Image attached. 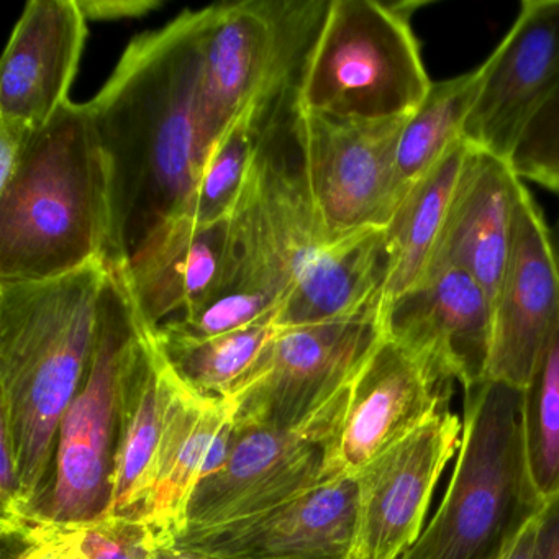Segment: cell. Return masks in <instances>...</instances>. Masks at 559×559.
Segmentation results:
<instances>
[{
    "instance_id": "6da1fadb",
    "label": "cell",
    "mask_w": 559,
    "mask_h": 559,
    "mask_svg": "<svg viewBox=\"0 0 559 559\" xmlns=\"http://www.w3.org/2000/svg\"><path fill=\"white\" fill-rule=\"evenodd\" d=\"M205 9L133 38L91 100L110 178L107 263L185 214L211 145L202 117Z\"/></svg>"
},
{
    "instance_id": "7a4b0ae2",
    "label": "cell",
    "mask_w": 559,
    "mask_h": 559,
    "mask_svg": "<svg viewBox=\"0 0 559 559\" xmlns=\"http://www.w3.org/2000/svg\"><path fill=\"white\" fill-rule=\"evenodd\" d=\"M109 274L110 264L96 260L48 280L0 281V425L37 516L61 420L96 352Z\"/></svg>"
},
{
    "instance_id": "3957f363",
    "label": "cell",
    "mask_w": 559,
    "mask_h": 559,
    "mask_svg": "<svg viewBox=\"0 0 559 559\" xmlns=\"http://www.w3.org/2000/svg\"><path fill=\"white\" fill-rule=\"evenodd\" d=\"M110 178L90 104L68 100L32 133L0 186V281L61 276L106 260Z\"/></svg>"
},
{
    "instance_id": "277c9868",
    "label": "cell",
    "mask_w": 559,
    "mask_h": 559,
    "mask_svg": "<svg viewBox=\"0 0 559 559\" xmlns=\"http://www.w3.org/2000/svg\"><path fill=\"white\" fill-rule=\"evenodd\" d=\"M463 414L447 492L401 559H503L545 506L526 464L522 389L486 379L464 391Z\"/></svg>"
},
{
    "instance_id": "5b68a950",
    "label": "cell",
    "mask_w": 559,
    "mask_h": 559,
    "mask_svg": "<svg viewBox=\"0 0 559 559\" xmlns=\"http://www.w3.org/2000/svg\"><path fill=\"white\" fill-rule=\"evenodd\" d=\"M332 0H243L205 8L202 117L209 145L245 112L271 122L297 104Z\"/></svg>"
},
{
    "instance_id": "8992f818",
    "label": "cell",
    "mask_w": 559,
    "mask_h": 559,
    "mask_svg": "<svg viewBox=\"0 0 559 559\" xmlns=\"http://www.w3.org/2000/svg\"><path fill=\"white\" fill-rule=\"evenodd\" d=\"M417 4L332 0L297 93V109L336 119L405 117L433 81L412 28Z\"/></svg>"
},
{
    "instance_id": "52a82bcc",
    "label": "cell",
    "mask_w": 559,
    "mask_h": 559,
    "mask_svg": "<svg viewBox=\"0 0 559 559\" xmlns=\"http://www.w3.org/2000/svg\"><path fill=\"white\" fill-rule=\"evenodd\" d=\"M140 316L117 267L110 266L90 371L60 424L55 476L38 507L40 525L73 528L103 519L112 500L117 391Z\"/></svg>"
},
{
    "instance_id": "ba28073f",
    "label": "cell",
    "mask_w": 559,
    "mask_h": 559,
    "mask_svg": "<svg viewBox=\"0 0 559 559\" xmlns=\"http://www.w3.org/2000/svg\"><path fill=\"white\" fill-rule=\"evenodd\" d=\"M349 388L297 427H235L227 460L195 489L185 535L260 515L336 479L332 456Z\"/></svg>"
},
{
    "instance_id": "9c48e42d",
    "label": "cell",
    "mask_w": 559,
    "mask_h": 559,
    "mask_svg": "<svg viewBox=\"0 0 559 559\" xmlns=\"http://www.w3.org/2000/svg\"><path fill=\"white\" fill-rule=\"evenodd\" d=\"M381 336L379 316L280 326L227 397L235 427L302 425L352 385Z\"/></svg>"
},
{
    "instance_id": "30bf717a",
    "label": "cell",
    "mask_w": 559,
    "mask_h": 559,
    "mask_svg": "<svg viewBox=\"0 0 559 559\" xmlns=\"http://www.w3.org/2000/svg\"><path fill=\"white\" fill-rule=\"evenodd\" d=\"M405 117L336 119L297 109L294 132L317 217L326 240L385 228L402 201L399 136Z\"/></svg>"
},
{
    "instance_id": "8fae6325",
    "label": "cell",
    "mask_w": 559,
    "mask_h": 559,
    "mask_svg": "<svg viewBox=\"0 0 559 559\" xmlns=\"http://www.w3.org/2000/svg\"><path fill=\"white\" fill-rule=\"evenodd\" d=\"M461 433L463 420L444 408L356 474L358 515L349 559H401L412 548L460 450Z\"/></svg>"
},
{
    "instance_id": "7c38bea8",
    "label": "cell",
    "mask_w": 559,
    "mask_h": 559,
    "mask_svg": "<svg viewBox=\"0 0 559 559\" xmlns=\"http://www.w3.org/2000/svg\"><path fill=\"white\" fill-rule=\"evenodd\" d=\"M464 123L473 148L512 159L528 123L559 84V0H525L496 50Z\"/></svg>"
},
{
    "instance_id": "4fadbf2b",
    "label": "cell",
    "mask_w": 559,
    "mask_h": 559,
    "mask_svg": "<svg viewBox=\"0 0 559 559\" xmlns=\"http://www.w3.org/2000/svg\"><path fill=\"white\" fill-rule=\"evenodd\" d=\"M453 381L382 333L353 379L332 476L355 477L372 460L450 408Z\"/></svg>"
},
{
    "instance_id": "5bb4252c",
    "label": "cell",
    "mask_w": 559,
    "mask_h": 559,
    "mask_svg": "<svg viewBox=\"0 0 559 559\" xmlns=\"http://www.w3.org/2000/svg\"><path fill=\"white\" fill-rule=\"evenodd\" d=\"M158 348L162 435L143 520L159 545L169 548L188 532L189 507L199 484L227 460L235 407L230 399L195 391L169 365L159 343Z\"/></svg>"
},
{
    "instance_id": "9a60e30c",
    "label": "cell",
    "mask_w": 559,
    "mask_h": 559,
    "mask_svg": "<svg viewBox=\"0 0 559 559\" xmlns=\"http://www.w3.org/2000/svg\"><path fill=\"white\" fill-rule=\"evenodd\" d=\"M382 333L464 391L486 381L492 309L483 287L460 270L435 271L381 313Z\"/></svg>"
},
{
    "instance_id": "2e32d148",
    "label": "cell",
    "mask_w": 559,
    "mask_h": 559,
    "mask_svg": "<svg viewBox=\"0 0 559 559\" xmlns=\"http://www.w3.org/2000/svg\"><path fill=\"white\" fill-rule=\"evenodd\" d=\"M490 309L487 379L523 389L559 326V274L549 225L528 189L520 202L509 264Z\"/></svg>"
},
{
    "instance_id": "e0dca14e",
    "label": "cell",
    "mask_w": 559,
    "mask_h": 559,
    "mask_svg": "<svg viewBox=\"0 0 559 559\" xmlns=\"http://www.w3.org/2000/svg\"><path fill=\"white\" fill-rule=\"evenodd\" d=\"M356 515V477L343 476L260 515L185 535L176 545L221 559H349Z\"/></svg>"
},
{
    "instance_id": "ac0fdd59",
    "label": "cell",
    "mask_w": 559,
    "mask_h": 559,
    "mask_svg": "<svg viewBox=\"0 0 559 559\" xmlns=\"http://www.w3.org/2000/svg\"><path fill=\"white\" fill-rule=\"evenodd\" d=\"M87 37L78 0H31L0 63V120L41 129L70 100Z\"/></svg>"
},
{
    "instance_id": "d6986e66",
    "label": "cell",
    "mask_w": 559,
    "mask_h": 559,
    "mask_svg": "<svg viewBox=\"0 0 559 559\" xmlns=\"http://www.w3.org/2000/svg\"><path fill=\"white\" fill-rule=\"evenodd\" d=\"M525 192L512 163L471 146L427 276L448 267L463 271L483 287L492 306Z\"/></svg>"
},
{
    "instance_id": "ffe728a7",
    "label": "cell",
    "mask_w": 559,
    "mask_h": 559,
    "mask_svg": "<svg viewBox=\"0 0 559 559\" xmlns=\"http://www.w3.org/2000/svg\"><path fill=\"white\" fill-rule=\"evenodd\" d=\"M230 215L201 224L188 214L150 235L120 266L136 312L152 329L204 306L221 284L227 261Z\"/></svg>"
},
{
    "instance_id": "44dd1931",
    "label": "cell",
    "mask_w": 559,
    "mask_h": 559,
    "mask_svg": "<svg viewBox=\"0 0 559 559\" xmlns=\"http://www.w3.org/2000/svg\"><path fill=\"white\" fill-rule=\"evenodd\" d=\"M162 435L159 348L155 330L140 317L127 346L117 391V447L107 515L145 516Z\"/></svg>"
},
{
    "instance_id": "7402d4cb",
    "label": "cell",
    "mask_w": 559,
    "mask_h": 559,
    "mask_svg": "<svg viewBox=\"0 0 559 559\" xmlns=\"http://www.w3.org/2000/svg\"><path fill=\"white\" fill-rule=\"evenodd\" d=\"M388 254L384 228L326 245L277 317V326L320 325L365 316L381 319Z\"/></svg>"
},
{
    "instance_id": "603a6c76",
    "label": "cell",
    "mask_w": 559,
    "mask_h": 559,
    "mask_svg": "<svg viewBox=\"0 0 559 559\" xmlns=\"http://www.w3.org/2000/svg\"><path fill=\"white\" fill-rule=\"evenodd\" d=\"M469 152L466 140L457 142L405 194L385 225L388 273L382 309L427 276Z\"/></svg>"
},
{
    "instance_id": "cb8c5ba5",
    "label": "cell",
    "mask_w": 559,
    "mask_h": 559,
    "mask_svg": "<svg viewBox=\"0 0 559 559\" xmlns=\"http://www.w3.org/2000/svg\"><path fill=\"white\" fill-rule=\"evenodd\" d=\"M483 81V67L431 83L427 96L408 114L399 136L397 178L402 199L463 139L464 123Z\"/></svg>"
},
{
    "instance_id": "d4e9b609",
    "label": "cell",
    "mask_w": 559,
    "mask_h": 559,
    "mask_svg": "<svg viewBox=\"0 0 559 559\" xmlns=\"http://www.w3.org/2000/svg\"><path fill=\"white\" fill-rule=\"evenodd\" d=\"M153 330L169 365L188 384L212 397H228L280 326L263 320L202 340L175 338Z\"/></svg>"
},
{
    "instance_id": "484cf974",
    "label": "cell",
    "mask_w": 559,
    "mask_h": 559,
    "mask_svg": "<svg viewBox=\"0 0 559 559\" xmlns=\"http://www.w3.org/2000/svg\"><path fill=\"white\" fill-rule=\"evenodd\" d=\"M526 464L543 500L559 492V326L522 389Z\"/></svg>"
},
{
    "instance_id": "4316f807",
    "label": "cell",
    "mask_w": 559,
    "mask_h": 559,
    "mask_svg": "<svg viewBox=\"0 0 559 559\" xmlns=\"http://www.w3.org/2000/svg\"><path fill=\"white\" fill-rule=\"evenodd\" d=\"M266 126L257 114L245 112L222 133L185 214L201 224H214L231 214Z\"/></svg>"
},
{
    "instance_id": "83f0119b",
    "label": "cell",
    "mask_w": 559,
    "mask_h": 559,
    "mask_svg": "<svg viewBox=\"0 0 559 559\" xmlns=\"http://www.w3.org/2000/svg\"><path fill=\"white\" fill-rule=\"evenodd\" d=\"M510 163L523 181H533L558 194L559 84L526 127Z\"/></svg>"
},
{
    "instance_id": "f1b7e54d",
    "label": "cell",
    "mask_w": 559,
    "mask_h": 559,
    "mask_svg": "<svg viewBox=\"0 0 559 559\" xmlns=\"http://www.w3.org/2000/svg\"><path fill=\"white\" fill-rule=\"evenodd\" d=\"M73 528L87 559H155L163 549L145 520L104 515Z\"/></svg>"
},
{
    "instance_id": "f546056e",
    "label": "cell",
    "mask_w": 559,
    "mask_h": 559,
    "mask_svg": "<svg viewBox=\"0 0 559 559\" xmlns=\"http://www.w3.org/2000/svg\"><path fill=\"white\" fill-rule=\"evenodd\" d=\"M86 21L140 19L162 8L159 0H78Z\"/></svg>"
},
{
    "instance_id": "4dcf8cb0",
    "label": "cell",
    "mask_w": 559,
    "mask_h": 559,
    "mask_svg": "<svg viewBox=\"0 0 559 559\" xmlns=\"http://www.w3.org/2000/svg\"><path fill=\"white\" fill-rule=\"evenodd\" d=\"M35 130L21 123L0 120V186L4 185L17 168Z\"/></svg>"
},
{
    "instance_id": "1f68e13d",
    "label": "cell",
    "mask_w": 559,
    "mask_h": 559,
    "mask_svg": "<svg viewBox=\"0 0 559 559\" xmlns=\"http://www.w3.org/2000/svg\"><path fill=\"white\" fill-rule=\"evenodd\" d=\"M533 559H559V492L546 500L536 520Z\"/></svg>"
},
{
    "instance_id": "d6a6232c",
    "label": "cell",
    "mask_w": 559,
    "mask_h": 559,
    "mask_svg": "<svg viewBox=\"0 0 559 559\" xmlns=\"http://www.w3.org/2000/svg\"><path fill=\"white\" fill-rule=\"evenodd\" d=\"M57 542V526L44 525L15 559H50Z\"/></svg>"
},
{
    "instance_id": "836d02e7",
    "label": "cell",
    "mask_w": 559,
    "mask_h": 559,
    "mask_svg": "<svg viewBox=\"0 0 559 559\" xmlns=\"http://www.w3.org/2000/svg\"><path fill=\"white\" fill-rule=\"evenodd\" d=\"M50 559H87L78 545L76 530L57 526V542Z\"/></svg>"
},
{
    "instance_id": "e575fe53",
    "label": "cell",
    "mask_w": 559,
    "mask_h": 559,
    "mask_svg": "<svg viewBox=\"0 0 559 559\" xmlns=\"http://www.w3.org/2000/svg\"><path fill=\"white\" fill-rule=\"evenodd\" d=\"M536 516L533 522H530L528 525L525 526L522 533H520L516 542L513 543L510 551L507 552L506 558L503 559H533V548H535V536H536Z\"/></svg>"
},
{
    "instance_id": "d590c367",
    "label": "cell",
    "mask_w": 559,
    "mask_h": 559,
    "mask_svg": "<svg viewBox=\"0 0 559 559\" xmlns=\"http://www.w3.org/2000/svg\"><path fill=\"white\" fill-rule=\"evenodd\" d=\"M155 559H221L217 556L207 555L199 549L188 548V546L175 545L169 548H163L156 555Z\"/></svg>"
},
{
    "instance_id": "8d00e7d4",
    "label": "cell",
    "mask_w": 559,
    "mask_h": 559,
    "mask_svg": "<svg viewBox=\"0 0 559 559\" xmlns=\"http://www.w3.org/2000/svg\"><path fill=\"white\" fill-rule=\"evenodd\" d=\"M549 241H551L552 257H555L556 270L559 274V207L555 224L549 225Z\"/></svg>"
}]
</instances>
